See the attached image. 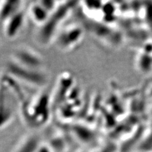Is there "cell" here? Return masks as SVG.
I'll use <instances>...</instances> for the list:
<instances>
[{
    "label": "cell",
    "mask_w": 152,
    "mask_h": 152,
    "mask_svg": "<svg viewBox=\"0 0 152 152\" xmlns=\"http://www.w3.org/2000/svg\"><path fill=\"white\" fill-rule=\"evenodd\" d=\"M51 96L48 93L41 92L33 97L28 96L18 103L23 121L30 127L37 128L48 122L51 116Z\"/></svg>",
    "instance_id": "6da1fadb"
},
{
    "label": "cell",
    "mask_w": 152,
    "mask_h": 152,
    "mask_svg": "<svg viewBox=\"0 0 152 152\" xmlns=\"http://www.w3.org/2000/svg\"><path fill=\"white\" fill-rule=\"evenodd\" d=\"M72 7L73 4L71 2H60L58 7L36 32V41L38 45L42 47H47L53 43Z\"/></svg>",
    "instance_id": "7a4b0ae2"
},
{
    "label": "cell",
    "mask_w": 152,
    "mask_h": 152,
    "mask_svg": "<svg viewBox=\"0 0 152 152\" xmlns=\"http://www.w3.org/2000/svg\"><path fill=\"white\" fill-rule=\"evenodd\" d=\"M6 73L19 84L31 88L41 89L49 82V75L45 70L32 69L18 64L10 58L5 65Z\"/></svg>",
    "instance_id": "3957f363"
},
{
    "label": "cell",
    "mask_w": 152,
    "mask_h": 152,
    "mask_svg": "<svg viewBox=\"0 0 152 152\" xmlns=\"http://www.w3.org/2000/svg\"><path fill=\"white\" fill-rule=\"evenodd\" d=\"M10 59L18 64L32 69L45 70V61L42 56L31 47L22 46L13 51Z\"/></svg>",
    "instance_id": "277c9868"
},
{
    "label": "cell",
    "mask_w": 152,
    "mask_h": 152,
    "mask_svg": "<svg viewBox=\"0 0 152 152\" xmlns=\"http://www.w3.org/2000/svg\"><path fill=\"white\" fill-rule=\"evenodd\" d=\"M83 32L81 27L75 24L62 27L57 34L53 43L61 51L74 49L82 40Z\"/></svg>",
    "instance_id": "5b68a950"
},
{
    "label": "cell",
    "mask_w": 152,
    "mask_h": 152,
    "mask_svg": "<svg viewBox=\"0 0 152 152\" xmlns=\"http://www.w3.org/2000/svg\"><path fill=\"white\" fill-rule=\"evenodd\" d=\"M13 99H16L15 95L6 86L0 83V129L10 124L15 118V108L13 104L15 102Z\"/></svg>",
    "instance_id": "8992f818"
},
{
    "label": "cell",
    "mask_w": 152,
    "mask_h": 152,
    "mask_svg": "<svg viewBox=\"0 0 152 152\" xmlns=\"http://www.w3.org/2000/svg\"><path fill=\"white\" fill-rule=\"evenodd\" d=\"M26 12L22 8L3 22V32L8 39H14L20 34L26 25Z\"/></svg>",
    "instance_id": "52a82bcc"
},
{
    "label": "cell",
    "mask_w": 152,
    "mask_h": 152,
    "mask_svg": "<svg viewBox=\"0 0 152 152\" xmlns=\"http://www.w3.org/2000/svg\"><path fill=\"white\" fill-rule=\"evenodd\" d=\"M41 142L37 135L27 134L18 142L13 152H37Z\"/></svg>",
    "instance_id": "ba28073f"
},
{
    "label": "cell",
    "mask_w": 152,
    "mask_h": 152,
    "mask_svg": "<svg viewBox=\"0 0 152 152\" xmlns=\"http://www.w3.org/2000/svg\"><path fill=\"white\" fill-rule=\"evenodd\" d=\"M23 8V1L15 0L0 1V21L3 23Z\"/></svg>",
    "instance_id": "9c48e42d"
},
{
    "label": "cell",
    "mask_w": 152,
    "mask_h": 152,
    "mask_svg": "<svg viewBox=\"0 0 152 152\" xmlns=\"http://www.w3.org/2000/svg\"><path fill=\"white\" fill-rule=\"evenodd\" d=\"M27 14L29 15L32 21L39 27L43 25L51 15L39 1L33 2L30 4Z\"/></svg>",
    "instance_id": "30bf717a"
},
{
    "label": "cell",
    "mask_w": 152,
    "mask_h": 152,
    "mask_svg": "<svg viewBox=\"0 0 152 152\" xmlns=\"http://www.w3.org/2000/svg\"><path fill=\"white\" fill-rule=\"evenodd\" d=\"M38 1L50 14L56 10L60 3V1H53V0H41Z\"/></svg>",
    "instance_id": "8fae6325"
},
{
    "label": "cell",
    "mask_w": 152,
    "mask_h": 152,
    "mask_svg": "<svg viewBox=\"0 0 152 152\" xmlns=\"http://www.w3.org/2000/svg\"><path fill=\"white\" fill-rule=\"evenodd\" d=\"M53 148L50 145L47 144H44L41 142L39 148H38L37 152H53Z\"/></svg>",
    "instance_id": "7c38bea8"
}]
</instances>
